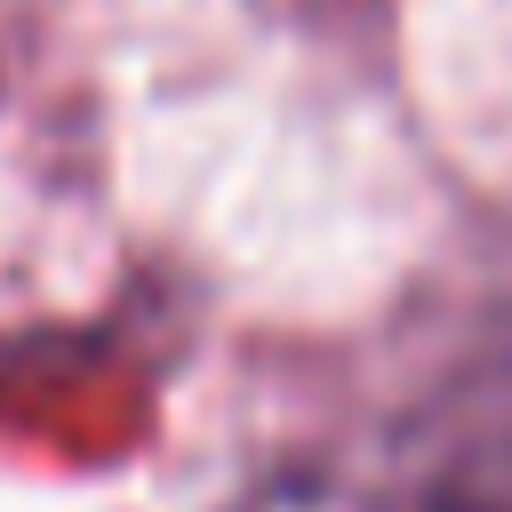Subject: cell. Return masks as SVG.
Listing matches in <instances>:
<instances>
[{"mask_svg":"<svg viewBox=\"0 0 512 512\" xmlns=\"http://www.w3.org/2000/svg\"><path fill=\"white\" fill-rule=\"evenodd\" d=\"M232 512H416V496H384V488H352V480H328V472H288V480H264L248 504Z\"/></svg>","mask_w":512,"mask_h":512,"instance_id":"obj_1","label":"cell"}]
</instances>
